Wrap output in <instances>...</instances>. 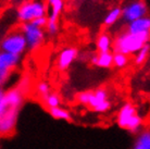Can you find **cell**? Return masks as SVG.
Here are the masks:
<instances>
[{
    "label": "cell",
    "instance_id": "30bf717a",
    "mask_svg": "<svg viewBox=\"0 0 150 149\" xmlns=\"http://www.w3.org/2000/svg\"><path fill=\"white\" fill-rule=\"evenodd\" d=\"M21 56L1 51L0 53V82L4 84L8 79L11 71L20 63Z\"/></svg>",
    "mask_w": 150,
    "mask_h": 149
},
{
    "label": "cell",
    "instance_id": "7402d4cb",
    "mask_svg": "<svg viewBox=\"0 0 150 149\" xmlns=\"http://www.w3.org/2000/svg\"><path fill=\"white\" fill-rule=\"evenodd\" d=\"M34 25L38 26V27H41V28H46V26H47V24H48V18L47 16H41V18H38V19L34 20L33 22Z\"/></svg>",
    "mask_w": 150,
    "mask_h": 149
},
{
    "label": "cell",
    "instance_id": "8992f818",
    "mask_svg": "<svg viewBox=\"0 0 150 149\" xmlns=\"http://www.w3.org/2000/svg\"><path fill=\"white\" fill-rule=\"evenodd\" d=\"M1 49L8 53L22 56L27 49V43L21 30L8 33L1 41Z\"/></svg>",
    "mask_w": 150,
    "mask_h": 149
},
{
    "label": "cell",
    "instance_id": "277c9868",
    "mask_svg": "<svg viewBox=\"0 0 150 149\" xmlns=\"http://www.w3.org/2000/svg\"><path fill=\"white\" fill-rule=\"evenodd\" d=\"M76 100L97 113H105L111 108L109 94L105 88L82 92L76 96Z\"/></svg>",
    "mask_w": 150,
    "mask_h": 149
},
{
    "label": "cell",
    "instance_id": "6da1fadb",
    "mask_svg": "<svg viewBox=\"0 0 150 149\" xmlns=\"http://www.w3.org/2000/svg\"><path fill=\"white\" fill-rule=\"evenodd\" d=\"M24 102V93L13 87L0 93V134L9 137L15 133L20 112Z\"/></svg>",
    "mask_w": 150,
    "mask_h": 149
},
{
    "label": "cell",
    "instance_id": "d6986e66",
    "mask_svg": "<svg viewBox=\"0 0 150 149\" xmlns=\"http://www.w3.org/2000/svg\"><path fill=\"white\" fill-rule=\"evenodd\" d=\"M149 52H150V46L147 44L138 52L135 53V56H134V63L136 65H142L147 60V58L149 56Z\"/></svg>",
    "mask_w": 150,
    "mask_h": 149
},
{
    "label": "cell",
    "instance_id": "5bb4252c",
    "mask_svg": "<svg viewBox=\"0 0 150 149\" xmlns=\"http://www.w3.org/2000/svg\"><path fill=\"white\" fill-rule=\"evenodd\" d=\"M132 149H150V130H144L137 134Z\"/></svg>",
    "mask_w": 150,
    "mask_h": 149
},
{
    "label": "cell",
    "instance_id": "ffe728a7",
    "mask_svg": "<svg viewBox=\"0 0 150 149\" xmlns=\"http://www.w3.org/2000/svg\"><path fill=\"white\" fill-rule=\"evenodd\" d=\"M129 63V58L126 55L123 53H114L113 57V65L117 69H123V67H127Z\"/></svg>",
    "mask_w": 150,
    "mask_h": 149
},
{
    "label": "cell",
    "instance_id": "52a82bcc",
    "mask_svg": "<svg viewBox=\"0 0 150 149\" xmlns=\"http://www.w3.org/2000/svg\"><path fill=\"white\" fill-rule=\"evenodd\" d=\"M21 32L26 39L27 49L28 50H37L42 46L45 41V28H41L34 25L33 23H24L21 25Z\"/></svg>",
    "mask_w": 150,
    "mask_h": 149
},
{
    "label": "cell",
    "instance_id": "7c38bea8",
    "mask_svg": "<svg viewBox=\"0 0 150 149\" xmlns=\"http://www.w3.org/2000/svg\"><path fill=\"white\" fill-rule=\"evenodd\" d=\"M126 31L133 34L150 33V15H146L142 19L128 23Z\"/></svg>",
    "mask_w": 150,
    "mask_h": 149
},
{
    "label": "cell",
    "instance_id": "44dd1931",
    "mask_svg": "<svg viewBox=\"0 0 150 149\" xmlns=\"http://www.w3.org/2000/svg\"><path fill=\"white\" fill-rule=\"evenodd\" d=\"M36 93H37V95L41 99L42 97H45L48 94L51 93L50 85H49L47 82H45V81H41V82H39L37 85H36Z\"/></svg>",
    "mask_w": 150,
    "mask_h": 149
},
{
    "label": "cell",
    "instance_id": "3957f363",
    "mask_svg": "<svg viewBox=\"0 0 150 149\" xmlns=\"http://www.w3.org/2000/svg\"><path fill=\"white\" fill-rule=\"evenodd\" d=\"M116 124L132 134H139L143 131L144 120L132 102H125L117 112Z\"/></svg>",
    "mask_w": 150,
    "mask_h": 149
},
{
    "label": "cell",
    "instance_id": "5b68a950",
    "mask_svg": "<svg viewBox=\"0 0 150 149\" xmlns=\"http://www.w3.org/2000/svg\"><path fill=\"white\" fill-rule=\"evenodd\" d=\"M47 4L42 0H30L26 2H23L16 10V18L20 22L30 23L34 20L47 16Z\"/></svg>",
    "mask_w": 150,
    "mask_h": 149
},
{
    "label": "cell",
    "instance_id": "7a4b0ae2",
    "mask_svg": "<svg viewBox=\"0 0 150 149\" xmlns=\"http://www.w3.org/2000/svg\"><path fill=\"white\" fill-rule=\"evenodd\" d=\"M150 39V33L133 34L127 31L119 34L113 41L114 53H123L126 56L135 55L144 46L148 44Z\"/></svg>",
    "mask_w": 150,
    "mask_h": 149
},
{
    "label": "cell",
    "instance_id": "e0dca14e",
    "mask_svg": "<svg viewBox=\"0 0 150 149\" xmlns=\"http://www.w3.org/2000/svg\"><path fill=\"white\" fill-rule=\"evenodd\" d=\"M49 114L52 116L53 119L56 120H61V121H71L72 114L71 112L67 110V109L62 108V107H57V108H52L48 110Z\"/></svg>",
    "mask_w": 150,
    "mask_h": 149
},
{
    "label": "cell",
    "instance_id": "4fadbf2b",
    "mask_svg": "<svg viewBox=\"0 0 150 149\" xmlns=\"http://www.w3.org/2000/svg\"><path fill=\"white\" fill-rule=\"evenodd\" d=\"M113 57L114 53L111 51L108 52H99L97 55H94L91 57V63L98 67L101 69H109L113 65Z\"/></svg>",
    "mask_w": 150,
    "mask_h": 149
},
{
    "label": "cell",
    "instance_id": "2e32d148",
    "mask_svg": "<svg viewBox=\"0 0 150 149\" xmlns=\"http://www.w3.org/2000/svg\"><path fill=\"white\" fill-rule=\"evenodd\" d=\"M123 15V10L121 9L120 7H115L111 9L109 12H108V14L105 16V19H103V24L105 26H111L113 24H115L120 18Z\"/></svg>",
    "mask_w": 150,
    "mask_h": 149
},
{
    "label": "cell",
    "instance_id": "ba28073f",
    "mask_svg": "<svg viewBox=\"0 0 150 149\" xmlns=\"http://www.w3.org/2000/svg\"><path fill=\"white\" fill-rule=\"evenodd\" d=\"M47 4V18L48 24L46 26V31L49 35H56L59 31V16L64 7V0H46Z\"/></svg>",
    "mask_w": 150,
    "mask_h": 149
},
{
    "label": "cell",
    "instance_id": "9a60e30c",
    "mask_svg": "<svg viewBox=\"0 0 150 149\" xmlns=\"http://www.w3.org/2000/svg\"><path fill=\"white\" fill-rule=\"evenodd\" d=\"M96 47H97L99 52H108L113 48L112 44V38L109 34L107 33H101L97 37L96 40Z\"/></svg>",
    "mask_w": 150,
    "mask_h": 149
},
{
    "label": "cell",
    "instance_id": "ac0fdd59",
    "mask_svg": "<svg viewBox=\"0 0 150 149\" xmlns=\"http://www.w3.org/2000/svg\"><path fill=\"white\" fill-rule=\"evenodd\" d=\"M41 101H42L44 106H45L48 110L49 109L57 108V107H60L61 106V98H60V96L56 93L48 94L47 96L41 98Z\"/></svg>",
    "mask_w": 150,
    "mask_h": 149
},
{
    "label": "cell",
    "instance_id": "8fae6325",
    "mask_svg": "<svg viewBox=\"0 0 150 149\" xmlns=\"http://www.w3.org/2000/svg\"><path fill=\"white\" fill-rule=\"evenodd\" d=\"M77 49L74 47H65L59 52L57 57V67L61 71H65L71 67V64L74 62V60L77 58Z\"/></svg>",
    "mask_w": 150,
    "mask_h": 149
},
{
    "label": "cell",
    "instance_id": "9c48e42d",
    "mask_svg": "<svg viewBox=\"0 0 150 149\" xmlns=\"http://www.w3.org/2000/svg\"><path fill=\"white\" fill-rule=\"evenodd\" d=\"M123 10V19L127 23H132L138 19L148 15V7L144 0H132L124 6Z\"/></svg>",
    "mask_w": 150,
    "mask_h": 149
}]
</instances>
